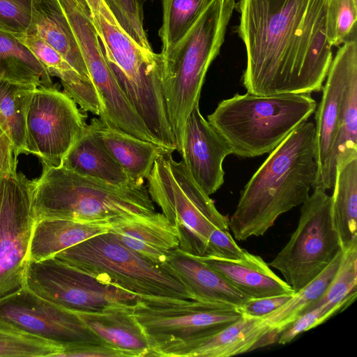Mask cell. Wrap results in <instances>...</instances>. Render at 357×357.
Returning <instances> with one entry per match:
<instances>
[{"instance_id":"7402d4cb","label":"cell","mask_w":357,"mask_h":357,"mask_svg":"<svg viewBox=\"0 0 357 357\" xmlns=\"http://www.w3.org/2000/svg\"><path fill=\"white\" fill-rule=\"evenodd\" d=\"M31 13L30 24L26 32L40 37L59 52L78 73L91 80L59 1L31 0Z\"/></svg>"},{"instance_id":"83f0119b","label":"cell","mask_w":357,"mask_h":357,"mask_svg":"<svg viewBox=\"0 0 357 357\" xmlns=\"http://www.w3.org/2000/svg\"><path fill=\"white\" fill-rule=\"evenodd\" d=\"M13 33L32 52L51 76L60 79L64 92L71 98H83L94 90L91 80L78 73L59 52L40 37L26 31Z\"/></svg>"},{"instance_id":"603a6c76","label":"cell","mask_w":357,"mask_h":357,"mask_svg":"<svg viewBox=\"0 0 357 357\" xmlns=\"http://www.w3.org/2000/svg\"><path fill=\"white\" fill-rule=\"evenodd\" d=\"M97 119L91 120L83 134L66 154L61 166L110 184H128L132 181L98 136Z\"/></svg>"},{"instance_id":"8fae6325","label":"cell","mask_w":357,"mask_h":357,"mask_svg":"<svg viewBox=\"0 0 357 357\" xmlns=\"http://www.w3.org/2000/svg\"><path fill=\"white\" fill-rule=\"evenodd\" d=\"M33 187L22 172L0 175V298L24 285L36 222Z\"/></svg>"},{"instance_id":"ffe728a7","label":"cell","mask_w":357,"mask_h":357,"mask_svg":"<svg viewBox=\"0 0 357 357\" xmlns=\"http://www.w3.org/2000/svg\"><path fill=\"white\" fill-rule=\"evenodd\" d=\"M165 265L191 293L193 300L240 308L250 299L196 256L175 250Z\"/></svg>"},{"instance_id":"d4e9b609","label":"cell","mask_w":357,"mask_h":357,"mask_svg":"<svg viewBox=\"0 0 357 357\" xmlns=\"http://www.w3.org/2000/svg\"><path fill=\"white\" fill-rule=\"evenodd\" d=\"M97 132L130 178L137 184H144L155 159L164 151L155 144L136 137L100 119H97Z\"/></svg>"},{"instance_id":"f1b7e54d","label":"cell","mask_w":357,"mask_h":357,"mask_svg":"<svg viewBox=\"0 0 357 357\" xmlns=\"http://www.w3.org/2000/svg\"><path fill=\"white\" fill-rule=\"evenodd\" d=\"M343 250L314 280L296 292L277 310L261 317L260 325L269 331L280 333L298 316L305 313L324 293L340 264Z\"/></svg>"},{"instance_id":"30bf717a","label":"cell","mask_w":357,"mask_h":357,"mask_svg":"<svg viewBox=\"0 0 357 357\" xmlns=\"http://www.w3.org/2000/svg\"><path fill=\"white\" fill-rule=\"evenodd\" d=\"M131 311L148 339L150 351L159 345L215 333L243 315L232 305L187 299L139 298L131 305Z\"/></svg>"},{"instance_id":"8992f818","label":"cell","mask_w":357,"mask_h":357,"mask_svg":"<svg viewBox=\"0 0 357 357\" xmlns=\"http://www.w3.org/2000/svg\"><path fill=\"white\" fill-rule=\"evenodd\" d=\"M54 257L142 300H193L183 283L165 265L149 261L110 231L91 237Z\"/></svg>"},{"instance_id":"3957f363","label":"cell","mask_w":357,"mask_h":357,"mask_svg":"<svg viewBox=\"0 0 357 357\" xmlns=\"http://www.w3.org/2000/svg\"><path fill=\"white\" fill-rule=\"evenodd\" d=\"M33 184L36 221L60 218L104 223L155 212L146 186L133 181L116 185L63 166H45L41 176Z\"/></svg>"},{"instance_id":"484cf974","label":"cell","mask_w":357,"mask_h":357,"mask_svg":"<svg viewBox=\"0 0 357 357\" xmlns=\"http://www.w3.org/2000/svg\"><path fill=\"white\" fill-rule=\"evenodd\" d=\"M332 214L342 250L357 243V158L336 166Z\"/></svg>"},{"instance_id":"ac0fdd59","label":"cell","mask_w":357,"mask_h":357,"mask_svg":"<svg viewBox=\"0 0 357 357\" xmlns=\"http://www.w3.org/2000/svg\"><path fill=\"white\" fill-rule=\"evenodd\" d=\"M109 231L156 265H163L180 248L177 227L162 213L130 215L110 222Z\"/></svg>"},{"instance_id":"4fadbf2b","label":"cell","mask_w":357,"mask_h":357,"mask_svg":"<svg viewBox=\"0 0 357 357\" xmlns=\"http://www.w3.org/2000/svg\"><path fill=\"white\" fill-rule=\"evenodd\" d=\"M24 285L38 296L75 312L99 311L132 304L139 298L54 257L29 261Z\"/></svg>"},{"instance_id":"cb8c5ba5","label":"cell","mask_w":357,"mask_h":357,"mask_svg":"<svg viewBox=\"0 0 357 357\" xmlns=\"http://www.w3.org/2000/svg\"><path fill=\"white\" fill-rule=\"evenodd\" d=\"M110 222L85 223L60 218L36 221L29 248V261H40L91 237L109 231Z\"/></svg>"},{"instance_id":"d6986e66","label":"cell","mask_w":357,"mask_h":357,"mask_svg":"<svg viewBox=\"0 0 357 357\" xmlns=\"http://www.w3.org/2000/svg\"><path fill=\"white\" fill-rule=\"evenodd\" d=\"M196 257L250 298L295 294L292 288L258 255L247 252L241 259L215 256Z\"/></svg>"},{"instance_id":"8d00e7d4","label":"cell","mask_w":357,"mask_h":357,"mask_svg":"<svg viewBox=\"0 0 357 357\" xmlns=\"http://www.w3.org/2000/svg\"><path fill=\"white\" fill-rule=\"evenodd\" d=\"M31 0H0V27L24 32L31 21Z\"/></svg>"},{"instance_id":"52a82bcc","label":"cell","mask_w":357,"mask_h":357,"mask_svg":"<svg viewBox=\"0 0 357 357\" xmlns=\"http://www.w3.org/2000/svg\"><path fill=\"white\" fill-rule=\"evenodd\" d=\"M106 61L127 99L146 126L167 119L160 54L137 45L102 0H86Z\"/></svg>"},{"instance_id":"5bb4252c","label":"cell","mask_w":357,"mask_h":357,"mask_svg":"<svg viewBox=\"0 0 357 357\" xmlns=\"http://www.w3.org/2000/svg\"><path fill=\"white\" fill-rule=\"evenodd\" d=\"M0 328L26 332L63 346L104 343L76 312L38 296L25 285L0 298Z\"/></svg>"},{"instance_id":"d6a6232c","label":"cell","mask_w":357,"mask_h":357,"mask_svg":"<svg viewBox=\"0 0 357 357\" xmlns=\"http://www.w3.org/2000/svg\"><path fill=\"white\" fill-rule=\"evenodd\" d=\"M357 158V68L344 92L336 145V166Z\"/></svg>"},{"instance_id":"277c9868","label":"cell","mask_w":357,"mask_h":357,"mask_svg":"<svg viewBox=\"0 0 357 357\" xmlns=\"http://www.w3.org/2000/svg\"><path fill=\"white\" fill-rule=\"evenodd\" d=\"M235 7V0H211L188 33L160 53L163 95L178 153L186 119L199 105L206 74L220 53Z\"/></svg>"},{"instance_id":"836d02e7","label":"cell","mask_w":357,"mask_h":357,"mask_svg":"<svg viewBox=\"0 0 357 357\" xmlns=\"http://www.w3.org/2000/svg\"><path fill=\"white\" fill-rule=\"evenodd\" d=\"M63 349V345L40 337L0 328V356L56 357Z\"/></svg>"},{"instance_id":"e0dca14e","label":"cell","mask_w":357,"mask_h":357,"mask_svg":"<svg viewBox=\"0 0 357 357\" xmlns=\"http://www.w3.org/2000/svg\"><path fill=\"white\" fill-rule=\"evenodd\" d=\"M190 175L208 195L224 183L222 164L231 154L225 139L202 115L199 105L188 116L179 153Z\"/></svg>"},{"instance_id":"6da1fadb","label":"cell","mask_w":357,"mask_h":357,"mask_svg":"<svg viewBox=\"0 0 357 357\" xmlns=\"http://www.w3.org/2000/svg\"><path fill=\"white\" fill-rule=\"evenodd\" d=\"M235 31L246 51L242 76L257 96L314 92L309 52L326 21V0H238Z\"/></svg>"},{"instance_id":"60d3db41","label":"cell","mask_w":357,"mask_h":357,"mask_svg":"<svg viewBox=\"0 0 357 357\" xmlns=\"http://www.w3.org/2000/svg\"><path fill=\"white\" fill-rule=\"evenodd\" d=\"M293 295H280L259 298H250L241 308L243 315L261 318L281 307Z\"/></svg>"},{"instance_id":"9c48e42d","label":"cell","mask_w":357,"mask_h":357,"mask_svg":"<svg viewBox=\"0 0 357 357\" xmlns=\"http://www.w3.org/2000/svg\"><path fill=\"white\" fill-rule=\"evenodd\" d=\"M342 250L332 214V197L320 187L301 204L298 225L268 264L296 292L314 280Z\"/></svg>"},{"instance_id":"e575fe53","label":"cell","mask_w":357,"mask_h":357,"mask_svg":"<svg viewBox=\"0 0 357 357\" xmlns=\"http://www.w3.org/2000/svg\"><path fill=\"white\" fill-rule=\"evenodd\" d=\"M357 0H326V31L331 46L357 38Z\"/></svg>"},{"instance_id":"2e32d148","label":"cell","mask_w":357,"mask_h":357,"mask_svg":"<svg viewBox=\"0 0 357 357\" xmlns=\"http://www.w3.org/2000/svg\"><path fill=\"white\" fill-rule=\"evenodd\" d=\"M260 319L243 315L215 333L155 347L149 356L228 357L275 343L279 334L261 326Z\"/></svg>"},{"instance_id":"ba28073f","label":"cell","mask_w":357,"mask_h":357,"mask_svg":"<svg viewBox=\"0 0 357 357\" xmlns=\"http://www.w3.org/2000/svg\"><path fill=\"white\" fill-rule=\"evenodd\" d=\"M153 202L178 229L181 250L205 256L209 236L218 228H229V218L195 181L183 161L162 151L146 178Z\"/></svg>"},{"instance_id":"7c38bea8","label":"cell","mask_w":357,"mask_h":357,"mask_svg":"<svg viewBox=\"0 0 357 357\" xmlns=\"http://www.w3.org/2000/svg\"><path fill=\"white\" fill-rule=\"evenodd\" d=\"M81 111L53 85L37 87L26 113L25 153L37 155L44 166L60 167L88 125Z\"/></svg>"},{"instance_id":"4dcf8cb0","label":"cell","mask_w":357,"mask_h":357,"mask_svg":"<svg viewBox=\"0 0 357 357\" xmlns=\"http://www.w3.org/2000/svg\"><path fill=\"white\" fill-rule=\"evenodd\" d=\"M357 295V243L343 250L338 269L322 296L306 311L324 305L327 320L347 307Z\"/></svg>"},{"instance_id":"74e56055","label":"cell","mask_w":357,"mask_h":357,"mask_svg":"<svg viewBox=\"0 0 357 357\" xmlns=\"http://www.w3.org/2000/svg\"><path fill=\"white\" fill-rule=\"evenodd\" d=\"M248 251L241 248L229 233V228H218L211 234L205 256L241 259Z\"/></svg>"},{"instance_id":"7bdbcfd3","label":"cell","mask_w":357,"mask_h":357,"mask_svg":"<svg viewBox=\"0 0 357 357\" xmlns=\"http://www.w3.org/2000/svg\"><path fill=\"white\" fill-rule=\"evenodd\" d=\"M151 1V0H139V1L141 2V3H142V5H144V3L145 2H146V1Z\"/></svg>"},{"instance_id":"1f68e13d","label":"cell","mask_w":357,"mask_h":357,"mask_svg":"<svg viewBox=\"0 0 357 357\" xmlns=\"http://www.w3.org/2000/svg\"><path fill=\"white\" fill-rule=\"evenodd\" d=\"M162 23L158 31L162 52L172 48L190 29L211 0H162Z\"/></svg>"},{"instance_id":"ab89813d","label":"cell","mask_w":357,"mask_h":357,"mask_svg":"<svg viewBox=\"0 0 357 357\" xmlns=\"http://www.w3.org/2000/svg\"><path fill=\"white\" fill-rule=\"evenodd\" d=\"M130 355L121 349L105 343L71 344L63 346V349L56 357H126Z\"/></svg>"},{"instance_id":"b9f144b4","label":"cell","mask_w":357,"mask_h":357,"mask_svg":"<svg viewBox=\"0 0 357 357\" xmlns=\"http://www.w3.org/2000/svg\"><path fill=\"white\" fill-rule=\"evenodd\" d=\"M18 153L8 136L0 128V175L16 174Z\"/></svg>"},{"instance_id":"f546056e","label":"cell","mask_w":357,"mask_h":357,"mask_svg":"<svg viewBox=\"0 0 357 357\" xmlns=\"http://www.w3.org/2000/svg\"><path fill=\"white\" fill-rule=\"evenodd\" d=\"M37 87L0 79V128L10 139L18 154L26 152V113Z\"/></svg>"},{"instance_id":"f35d334b","label":"cell","mask_w":357,"mask_h":357,"mask_svg":"<svg viewBox=\"0 0 357 357\" xmlns=\"http://www.w3.org/2000/svg\"><path fill=\"white\" fill-rule=\"evenodd\" d=\"M327 320L324 314V305L314 307L298 316L287 326L279 335L277 342L286 344L291 342L298 335L314 328Z\"/></svg>"},{"instance_id":"4316f807","label":"cell","mask_w":357,"mask_h":357,"mask_svg":"<svg viewBox=\"0 0 357 357\" xmlns=\"http://www.w3.org/2000/svg\"><path fill=\"white\" fill-rule=\"evenodd\" d=\"M0 79L38 87L53 85L51 75L32 52L13 31L1 27Z\"/></svg>"},{"instance_id":"d590c367","label":"cell","mask_w":357,"mask_h":357,"mask_svg":"<svg viewBox=\"0 0 357 357\" xmlns=\"http://www.w3.org/2000/svg\"><path fill=\"white\" fill-rule=\"evenodd\" d=\"M123 31L141 48L153 51L144 28L139 0H102Z\"/></svg>"},{"instance_id":"9a60e30c","label":"cell","mask_w":357,"mask_h":357,"mask_svg":"<svg viewBox=\"0 0 357 357\" xmlns=\"http://www.w3.org/2000/svg\"><path fill=\"white\" fill-rule=\"evenodd\" d=\"M357 68V38L342 44L332 59L321 101L315 114V160L317 172L314 188L333 187L335 153L344 89L351 73Z\"/></svg>"},{"instance_id":"5b68a950","label":"cell","mask_w":357,"mask_h":357,"mask_svg":"<svg viewBox=\"0 0 357 357\" xmlns=\"http://www.w3.org/2000/svg\"><path fill=\"white\" fill-rule=\"evenodd\" d=\"M310 93L257 96L236 93L222 100L207 116L231 154L254 158L271 153L315 112Z\"/></svg>"},{"instance_id":"44dd1931","label":"cell","mask_w":357,"mask_h":357,"mask_svg":"<svg viewBox=\"0 0 357 357\" xmlns=\"http://www.w3.org/2000/svg\"><path fill=\"white\" fill-rule=\"evenodd\" d=\"M131 305L120 304L99 311L76 312L102 342L127 352L130 357L149 356V342L132 314Z\"/></svg>"},{"instance_id":"7a4b0ae2","label":"cell","mask_w":357,"mask_h":357,"mask_svg":"<svg viewBox=\"0 0 357 357\" xmlns=\"http://www.w3.org/2000/svg\"><path fill=\"white\" fill-rule=\"evenodd\" d=\"M317 172L315 126L305 121L271 152L242 190L228 222L235 239L263 236L280 215L301 205Z\"/></svg>"}]
</instances>
